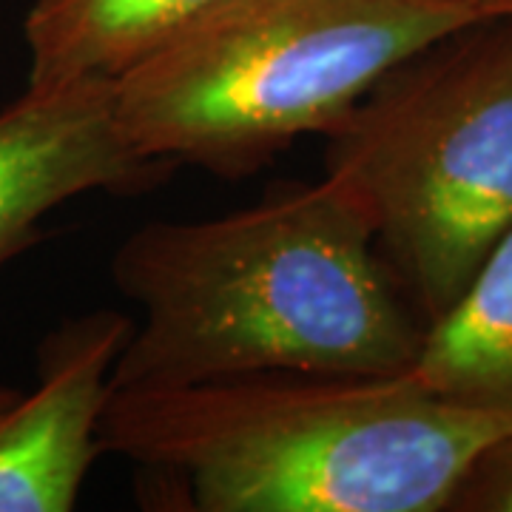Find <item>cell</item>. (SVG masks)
Returning a JSON list of instances; mask_svg holds the SVG:
<instances>
[{"label":"cell","mask_w":512,"mask_h":512,"mask_svg":"<svg viewBox=\"0 0 512 512\" xmlns=\"http://www.w3.org/2000/svg\"><path fill=\"white\" fill-rule=\"evenodd\" d=\"M512 413L450 402L407 376L256 373L111 390L97 441L168 510L439 512Z\"/></svg>","instance_id":"2"},{"label":"cell","mask_w":512,"mask_h":512,"mask_svg":"<svg viewBox=\"0 0 512 512\" xmlns=\"http://www.w3.org/2000/svg\"><path fill=\"white\" fill-rule=\"evenodd\" d=\"M484 18H512V0H470Z\"/></svg>","instance_id":"10"},{"label":"cell","mask_w":512,"mask_h":512,"mask_svg":"<svg viewBox=\"0 0 512 512\" xmlns=\"http://www.w3.org/2000/svg\"><path fill=\"white\" fill-rule=\"evenodd\" d=\"M134 333L126 313L66 319L37 350V387L0 413V512H69L100 456L111 370Z\"/></svg>","instance_id":"6"},{"label":"cell","mask_w":512,"mask_h":512,"mask_svg":"<svg viewBox=\"0 0 512 512\" xmlns=\"http://www.w3.org/2000/svg\"><path fill=\"white\" fill-rule=\"evenodd\" d=\"M174 171L128 143L114 80L26 86L0 109V268L35 245L46 214L63 202L89 191H151Z\"/></svg>","instance_id":"5"},{"label":"cell","mask_w":512,"mask_h":512,"mask_svg":"<svg viewBox=\"0 0 512 512\" xmlns=\"http://www.w3.org/2000/svg\"><path fill=\"white\" fill-rule=\"evenodd\" d=\"M450 510L512 512V439L498 441L478 458Z\"/></svg>","instance_id":"9"},{"label":"cell","mask_w":512,"mask_h":512,"mask_svg":"<svg viewBox=\"0 0 512 512\" xmlns=\"http://www.w3.org/2000/svg\"><path fill=\"white\" fill-rule=\"evenodd\" d=\"M325 140V177L359 202L387 268L433 322L512 228V18L399 63Z\"/></svg>","instance_id":"4"},{"label":"cell","mask_w":512,"mask_h":512,"mask_svg":"<svg viewBox=\"0 0 512 512\" xmlns=\"http://www.w3.org/2000/svg\"><path fill=\"white\" fill-rule=\"evenodd\" d=\"M111 279L143 308L111 390L402 376L424 333L359 202L330 177L214 220L146 222L117 245Z\"/></svg>","instance_id":"1"},{"label":"cell","mask_w":512,"mask_h":512,"mask_svg":"<svg viewBox=\"0 0 512 512\" xmlns=\"http://www.w3.org/2000/svg\"><path fill=\"white\" fill-rule=\"evenodd\" d=\"M404 376L441 399L512 413V228L456 302L424 325Z\"/></svg>","instance_id":"8"},{"label":"cell","mask_w":512,"mask_h":512,"mask_svg":"<svg viewBox=\"0 0 512 512\" xmlns=\"http://www.w3.org/2000/svg\"><path fill=\"white\" fill-rule=\"evenodd\" d=\"M217 0H35L23 35L29 86L117 80Z\"/></svg>","instance_id":"7"},{"label":"cell","mask_w":512,"mask_h":512,"mask_svg":"<svg viewBox=\"0 0 512 512\" xmlns=\"http://www.w3.org/2000/svg\"><path fill=\"white\" fill-rule=\"evenodd\" d=\"M20 390H15V387H0V413L3 410H9L12 404L18 402Z\"/></svg>","instance_id":"11"},{"label":"cell","mask_w":512,"mask_h":512,"mask_svg":"<svg viewBox=\"0 0 512 512\" xmlns=\"http://www.w3.org/2000/svg\"><path fill=\"white\" fill-rule=\"evenodd\" d=\"M481 20L470 0H217L114 80L117 123L146 157L239 180Z\"/></svg>","instance_id":"3"}]
</instances>
